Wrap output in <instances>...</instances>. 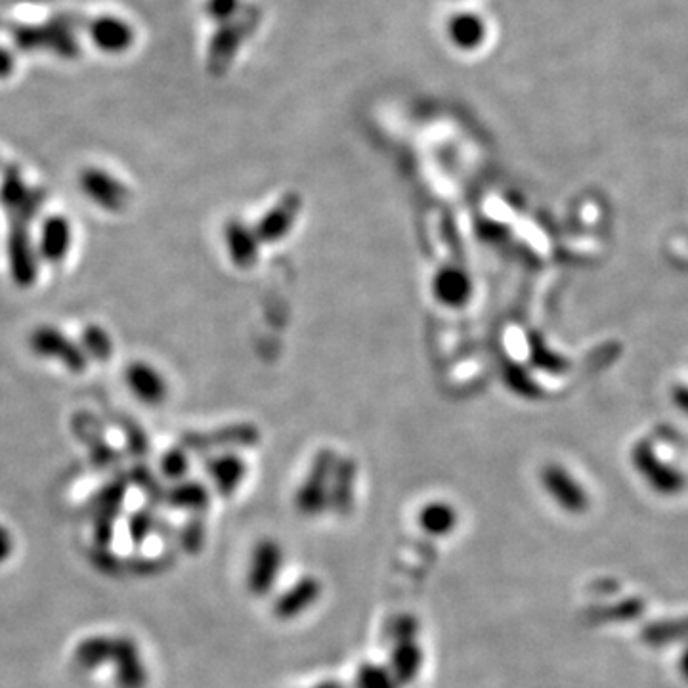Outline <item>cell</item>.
I'll return each instance as SVG.
<instances>
[{"label": "cell", "mask_w": 688, "mask_h": 688, "mask_svg": "<svg viewBox=\"0 0 688 688\" xmlns=\"http://www.w3.org/2000/svg\"><path fill=\"white\" fill-rule=\"evenodd\" d=\"M46 194L41 188H31L22 207L8 215V236H6V257L12 281L27 289L39 278V253L37 243L31 236V224L43 211Z\"/></svg>", "instance_id": "6da1fadb"}, {"label": "cell", "mask_w": 688, "mask_h": 688, "mask_svg": "<svg viewBox=\"0 0 688 688\" xmlns=\"http://www.w3.org/2000/svg\"><path fill=\"white\" fill-rule=\"evenodd\" d=\"M29 348L39 358L56 360L71 373H85L88 356L81 344L71 341L64 331L54 325H39L29 335Z\"/></svg>", "instance_id": "7a4b0ae2"}, {"label": "cell", "mask_w": 688, "mask_h": 688, "mask_svg": "<svg viewBox=\"0 0 688 688\" xmlns=\"http://www.w3.org/2000/svg\"><path fill=\"white\" fill-rule=\"evenodd\" d=\"M631 461L646 484L660 495L681 494L687 488V476L667 465L650 442H639L631 452Z\"/></svg>", "instance_id": "3957f363"}, {"label": "cell", "mask_w": 688, "mask_h": 688, "mask_svg": "<svg viewBox=\"0 0 688 688\" xmlns=\"http://www.w3.org/2000/svg\"><path fill=\"white\" fill-rule=\"evenodd\" d=\"M281 568H283V549L280 543L274 539L258 541L253 549L249 572H247L249 591L257 597L268 595L280 578Z\"/></svg>", "instance_id": "277c9868"}, {"label": "cell", "mask_w": 688, "mask_h": 688, "mask_svg": "<svg viewBox=\"0 0 688 688\" xmlns=\"http://www.w3.org/2000/svg\"><path fill=\"white\" fill-rule=\"evenodd\" d=\"M79 188L88 197V201H92L96 207L109 213H119L129 203L127 186L121 180H117L113 174L102 171L98 167H88L81 172Z\"/></svg>", "instance_id": "5b68a950"}, {"label": "cell", "mask_w": 688, "mask_h": 688, "mask_svg": "<svg viewBox=\"0 0 688 688\" xmlns=\"http://www.w3.org/2000/svg\"><path fill=\"white\" fill-rule=\"evenodd\" d=\"M541 482L547 494L555 499L560 509L572 515L585 513L589 507V495L580 482L560 465H547L541 473Z\"/></svg>", "instance_id": "8992f818"}, {"label": "cell", "mask_w": 688, "mask_h": 688, "mask_svg": "<svg viewBox=\"0 0 688 688\" xmlns=\"http://www.w3.org/2000/svg\"><path fill=\"white\" fill-rule=\"evenodd\" d=\"M125 383L132 392V396L144 406L157 408L167 402V396H169L167 379L157 367L151 366L144 360L130 362L125 369Z\"/></svg>", "instance_id": "52a82bcc"}, {"label": "cell", "mask_w": 688, "mask_h": 688, "mask_svg": "<svg viewBox=\"0 0 688 688\" xmlns=\"http://www.w3.org/2000/svg\"><path fill=\"white\" fill-rule=\"evenodd\" d=\"M432 297L442 308L461 310L473 299V280L457 266H442L430 281Z\"/></svg>", "instance_id": "ba28073f"}, {"label": "cell", "mask_w": 688, "mask_h": 688, "mask_svg": "<svg viewBox=\"0 0 688 688\" xmlns=\"http://www.w3.org/2000/svg\"><path fill=\"white\" fill-rule=\"evenodd\" d=\"M71 243L73 228L64 215H50L44 218L37 239V253L41 260L46 264H62L67 253L71 251Z\"/></svg>", "instance_id": "9c48e42d"}, {"label": "cell", "mask_w": 688, "mask_h": 688, "mask_svg": "<svg viewBox=\"0 0 688 688\" xmlns=\"http://www.w3.org/2000/svg\"><path fill=\"white\" fill-rule=\"evenodd\" d=\"M322 591V583L314 576L301 578L295 585L285 589L278 597V601L274 602V614L285 622L297 620L306 610H310L316 602L320 601Z\"/></svg>", "instance_id": "30bf717a"}, {"label": "cell", "mask_w": 688, "mask_h": 688, "mask_svg": "<svg viewBox=\"0 0 688 688\" xmlns=\"http://www.w3.org/2000/svg\"><path fill=\"white\" fill-rule=\"evenodd\" d=\"M109 660L117 666V683L121 688H144L148 671L142 662L140 650L130 639H113Z\"/></svg>", "instance_id": "8fae6325"}, {"label": "cell", "mask_w": 688, "mask_h": 688, "mask_svg": "<svg viewBox=\"0 0 688 688\" xmlns=\"http://www.w3.org/2000/svg\"><path fill=\"white\" fill-rule=\"evenodd\" d=\"M258 237L255 228L230 222L224 230V245L230 260L239 268H251L258 258Z\"/></svg>", "instance_id": "7c38bea8"}, {"label": "cell", "mask_w": 688, "mask_h": 688, "mask_svg": "<svg viewBox=\"0 0 688 688\" xmlns=\"http://www.w3.org/2000/svg\"><path fill=\"white\" fill-rule=\"evenodd\" d=\"M425 662L423 648L417 645V641H406V643H396L390 658V671L396 677L398 685H409L413 683Z\"/></svg>", "instance_id": "4fadbf2b"}, {"label": "cell", "mask_w": 688, "mask_h": 688, "mask_svg": "<svg viewBox=\"0 0 688 688\" xmlns=\"http://www.w3.org/2000/svg\"><path fill=\"white\" fill-rule=\"evenodd\" d=\"M207 473L213 478L216 490L220 494L232 495L245 480L247 465L237 455H220L216 459H211V463L207 465Z\"/></svg>", "instance_id": "5bb4252c"}, {"label": "cell", "mask_w": 688, "mask_h": 688, "mask_svg": "<svg viewBox=\"0 0 688 688\" xmlns=\"http://www.w3.org/2000/svg\"><path fill=\"white\" fill-rule=\"evenodd\" d=\"M459 515L448 501H430L419 511V526L434 538H446L457 528Z\"/></svg>", "instance_id": "9a60e30c"}, {"label": "cell", "mask_w": 688, "mask_h": 688, "mask_svg": "<svg viewBox=\"0 0 688 688\" xmlns=\"http://www.w3.org/2000/svg\"><path fill=\"white\" fill-rule=\"evenodd\" d=\"M31 188L25 184L22 171L16 165H6L0 176V207L10 215L20 209Z\"/></svg>", "instance_id": "2e32d148"}, {"label": "cell", "mask_w": 688, "mask_h": 688, "mask_svg": "<svg viewBox=\"0 0 688 688\" xmlns=\"http://www.w3.org/2000/svg\"><path fill=\"white\" fill-rule=\"evenodd\" d=\"M81 348L85 350L88 360L94 362H108L109 358L113 356V341L108 331L102 325L90 323L86 325L81 333Z\"/></svg>", "instance_id": "e0dca14e"}, {"label": "cell", "mask_w": 688, "mask_h": 688, "mask_svg": "<svg viewBox=\"0 0 688 688\" xmlns=\"http://www.w3.org/2000/svg\"><path fill=\"white\" fill-rule=\"evenodd\" d=\"M92 37L100 48L109 50V52H117V50L127 48V44L132 39V33L125 23L108 18V20H100L94 25Z\"/></svg>", "instance_id": "ac0fdd59"}, {"label": "cell", "mask_w": 688, "mask_h": 688, "mask_svg": "<svg viewBox=\"0 0 688 688\" xmlns=\"http://www.w3.org/2000/svg\"><path fill=\"white\" fill-rule=\"evenodd\" d=\"M172 507L188 509V511H201L209 505V494L199 484H184L172 490L169 495Z\"/></svg>", "instance_id": "d6986e66"}, {"label": "cell", "mask_w": 688, "mask_h": 688, "mask_svg": "<svg viewBox=\"0 0 688 688\" xmlns=\"http://www.w3.org/2000/svg\"><path fill=\"white\" fill-rule=\"evenodd\" d=\"M643 637L648 645H667L671 641L688 639V618L679 622L650 625L643 633Z\"/></svg>", "instance_id": "ffe728a7"}, {"label": "cell", "mask_w": 688, "mask_h": 688, "mask_svg": "<svg viewBox=\"0 0 688 688\" xmlns=\"http://www.w3.org/2000/svg\"><path fill=\"white\" fill-rule=\"evenodd\" d=\"M398 681L388 667L364 664L356 675V688H398Z\"/></svg>", "instance_id": "44dd1931"}, {"label": "cell", "mask_w": 688, "mask_h": 688, "mask_svg": "<svg viewBox=\"0 0 688 688\" xmlns=\"http://www.w3.org/2000/svg\"><path fill=\"white\" fill-rule=\"evenodd\" d=\"M161 471L167 478H182L188 473V457L180 450H171L165 453L161 459Z\"/></svg>", "instance_id": "7402d4cb"}, {"label": "cell", "mask_w": 688, "mask_h": 688, "mask_svg": "<svg viewBox=\"0 0 688 688\" xmlns=\"http://www.w3.org/2000/svg\"><path fill=\"white\" fill-rule=\"evenodd\" d=\"M390 633H392L394 645L396 643H406V641H417L419 624L411 616H400V618H396V622L390 627Z\"/></svg>", "instance_id": "603a6c76"}, {"label": "cell", "mask_w": 688, "mask_h": 688, "mask_svg": "<svg viewBox=\"0 0 688 688\" xmlns=\"http://www.w3.org/2000/svg\"><path fill=\"white\" fill-rule=\"evenodd\" d=\"M151 518L146 513H136L130 520V538L134 543L144 541L150 532Z\"/></svg>", "instance_id": "cb8c5ba5"}, {"label": "cell", "mask_w": 688, "mask_h": 688, "mask_svg": "<svg viewBox=\"0 0 688 688\" xmlns=\"http://www.w3.org/2000/svg\"><path fill=\"white\" fill-rule=\"evenodd\" d=\"M12 547H14V541H12L10 532L4 526H0V562L12 555Z\"/></svg>", "instance_id": "d4e9b609"}, {"label": "cell", "mask_w": 688, "mask_h": 688, "mask_svg": "<svg viewBox=\"0 0 688 688\" xmlns=\"http://www.w3.org/2000/svg\"><path fill=\"white\" fill-rule=\"evenodd\" d=\"M673 402H675L677 408L688 415V387H685V385L675 387V390H673Z\"/></svg>", "instance_id": "484cf974"}, {"label": "cell", "mask_w": 688, "mask_h": 688, "mask_svg": "<svg viewBox=\"0 0 688 688\" xmlns=\"http://www.w3.org/2000/svg\"><path fill=\"white\" fill-rule=\"evenodd\" d=\"M10 69H12V58L4 50H0V75H6Z\"/></svg>", "instance_id": "4316f807"}, {"label": "cell", "mask_w": 688, "mask_h": 688, "mask_svg": "<svg viewBox=\"0 0 688 688\" xmlns=\"http://www.w3.org/2000/svg\"><path fill=\"white\" fill-rule=\"evenodd\" d=\"M312 688H344V685L343 683H339V681H323L320 685H316V687Z\"/></svg>", "instance_id": "83f0119b"}, {"label": "cell", "mask_w": 688, "mask_h": 688, "mask_svg": "<svg viewBox=\"0 0 688 688\" xmlns=\"http://www.w3.org/2000/svg\"><path fill=\"white\" fill-rule=\"evenodd\" d=\"M681 669H683V675L688 679V652L683 656V662H681Z\"/></svg>", "instance_id": "f1b7e54d"}]
</instances>
